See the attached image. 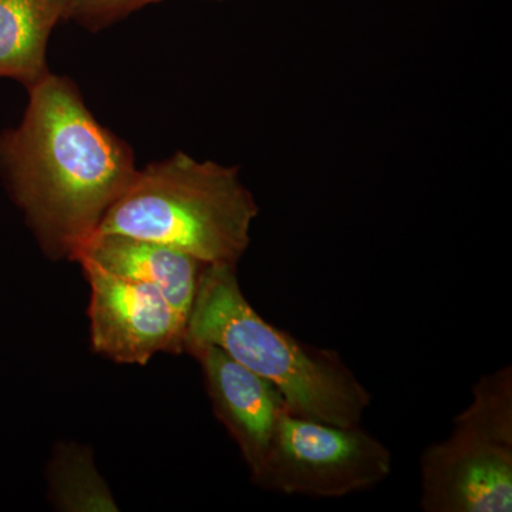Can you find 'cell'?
<instances>
[{"label": "cell", "mask_w": 512, "mask_h": 512, "mask_svg": "<svg viewBox=\"0 0 512 512\" xmlns=\"http://www.w3.org/2000/svg\"><path fill=\"white\" fill-rule=\"evenodd\" d=\"M28 92L22 121L0 133V177L45 254L74 261L136 177V161L72 80L49 73Z\"/></svg>", "instance_id": "6da1fadb"}, {"label": "cell", "mask_w": 512, "mask_h": 512, "mask_svg": "<svg viewBox=\"0 0 512 512\" xmlns=\"http://www.w3.org/2000/svg\"><path fill=\"white\" fill-rule=\"evenodd\" d=\"M214 345L278 387L289 412L357 426L372 396L336 350L316 348L266 322L239 286L234 265H205L188 316L185 348ZM184 348V352H185Z\"/></svg>", "instance_id": "7a4b0ae2"}, {"label": "cell", "mask_w": 512, "mask_h": 512, "mask_svg": "<svg viewBox=\"0 0 512 512\" xmlns=\"http://www.w3.org/2000/svg\"><path fill=\"white\" fill-rule=\"evenodd\" d=\"M258 212L237 167L175 153L137 171L97 232L157 242L205 265L237 266Z\"/></svg>", "instance_id": "3957f363"}, {"label": "cell", "mask_w": 512, "mask_h": 512, "mask_svg": "<svg viewBox=\"0 0 512 512\" xmlns=\"http://www.w3.org/2000/svg\"><path fill=\"white\" fill-rule=\"evenodd\" d=\"M427 512L512 511V370L478 380L450 436L421 457Z\"/></svg>", "instance_id": "277c9868"}, {"label": "cell", "mask_w": 512, "mask_h": 512, "mask_svg": "<svg viewBox=\"0 0 512 512\" xmlns=\"http://www.w3.org/2000/svg\"><path fill=\"white\" fill-rule=\"evenodd\" d=\"M382 441L357 426L282 414L255 484L285 495L339 498L369 490L392 473Z\"/></svg>", "instance_id": "5b68a950"}, {"label": "cell", "mask_w": 512, "mask_h": 512, "mask_svg": "<svg viewBox=\"0 0 512 512\" xmlns=\"http://www.w3.org/2000/svg\"><path fill=\"white\" fill-rule=\"evenodd\" d=\"M90 286V339L99 355L147 365L158 353H184L187 316L154 286L128 281L80 259Z\"/></svg>", "instance_id": "8992f818"}, {"label": "cell", "mask_w": 512, "mask_h": 512, "mask_svg": "<svg viewBox=\"0 0 512 512\" xmlns=\"http://www.w3.org/2000/svg\"><path fill=\"white\" fill-rule=\"evenodd\" d=\"M200 363L215 416L238 444L252 476L264 464L282 414L288 412L278 387L214 345L185 348Z\"/></svg>", "instance_id": "52a82bcc"}, {"label": "cell", "mask_w": 512, "mask_h": 512, "mask_svg": "<svg viewBox=\"0 0 512 512\" xmlns=\"http://www.w3.org/2000/svg\"><path fill=\"white\" fill-rule=\"evenodd\" d=\"M90 259L110 274L154 286L168 302L190 316L205 264L157 242L96 232L74 261Z\"/></svg>", "instance_id": "ba28073f"}, {"label": "cell", "mask_w": 512, "mask_h": 512, "mask_svg": "<svg viewBox=\"0 0 512 512\" xmlns=\"http://www.w3.org/2000/svg\"><path fill=\"white\" fill-rule=\"evenodd\" d=\"M59 20L55 0H0V77L30 89L49 74L47 45Z\"/></svg>", "instance_id": "9c48e42d"}, {"label": "cell", "mask_w": 512, "mask_h": 512, "mask_svg": "<svg viewBox=\"0 0 512 512\" xmlns=\"http://www.w3.org/2000/svg\"><path fill=\"white\" fill-rule=\"evenodd\" d=\"M49 481L53 503L62 511L119 510L86 448L60 446L50 466Z\"/></svg>", "instance_id": "30bf717a"}, {"label": "cell", "mask_w": 512, "mask_h": 512, "mask_svg": "<svg viewBox=\"0 0 512 512\" xmlns=\"http://www.w3.org/2000/svg\"><path fill=\"white\" fill-rule=\"evenodd\" d=\"M164 0H72L63 19L74 20L83 28L96 30L109 28L131 13ZM222 2V0H205Z\"/></svg>", "instance_id": "8fae6325"}, {"label": "cell", "mask_w": 512, "mask_h": 512, "mask_svg": "<svg viewBox=\"0 0 512 512\" xmlns=\"http://www.w3.org/2000/svg\"><path fill=\"white\" fill-rule=\"evenodd\" d=\"M70 2H72V0H55L56 8L59 10L62 19L64 18V13H66L67 8H69Z\"/></svg>", "instance_id": "7c38bea8"}]
</instances>
